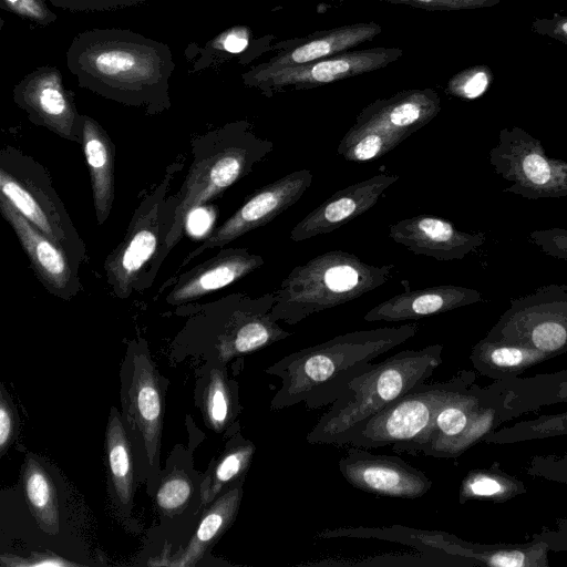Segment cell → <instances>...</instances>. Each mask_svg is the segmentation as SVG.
Masks as SVG:
<instances>
[{
    "mask_svg": "<svg viewBox=\"0 0 567 567\" xmlns=\"http://www.w3.org/2000/svg\"><path fill=\"white\" fill-rule=\"evenodd\" d=\"M79 86L117 103L158 114L171 107L169 80L176 68L169 47L126 29L94 28L79 33L66 52Z\"/></svg>",
    "mask_w": 567,
    "mask_h": 567,
    "instance_id": "1",
    "label": "cell"
},
{
    "mask_svg": "<svg viewBox=\"0 0 567 567\" xmlns=\"http://www.w3.org/2000/svg\"><path fill=\"white\" fill-rule=\"evenodd\" d=\"M416 332L413 323L357 330L287 354L266 369V373L281 380L270 409L279 411L299 403L309 410L331 405L374 359Z\"/></svg>",
    "mask_w": 567,
    "mask_h": 567,
    "instance_id": "2",
    "label": "cell"
},
{
    "mask_svg": "<svg viewBox=\"0 0 567 567\" xmlns=\"http://www.w3.org/2000/svg\"><path fill=\"white\" fill-rule=\"evenodd\" d=\"M272 150L274 143L258 136L247 121L227 123L194 140V159L177 193L173 225L147 274L145 289L153 284L163 261L181 241L189 215L251 173Z\"/></svg>",
    "mask_w": 567,
    "mask_h": 567,
    "instance_id": "3",
    "label": "cell"
},
{
    "mask_svg": "<svg viewBox=\"0 0 567 567\" xmlns=\"http://www.w3.org/2000/svg\"><path fill=\"white\" fill-rule=\"evenodd\" d=\"M442 344L402 350L352 380L306 436L310 444L344 446L370 417L425 382L442 363Z\"/></svg>",
    "mask_w": 567,
    "mask_h": 567,
    "instance_id": "4",
    "label": "cell"
},
{
    "mask_svg": "<svg viewBox=\"0 0 567 567\" xmlns=\"http://www.w3.org/2000/svg\"><path fill=\"white\" fill-rule=\"evenodd\" d=\"M393 265L373 266L352 252L330 250L296 266L275 290L270 316L297 324L317 312L344 305L385 284Z\"/></svg>",
    "mask_w": 567,
    "mask_h": 567,
    "instance_id": "5",
    "label": "cell"
},
{
    "mask_svg": "<svg viewBox=\"0 0 567 567\" xmlns=\"http://www.w3.org/2000/svg\"><path fill=\"white\" fill-rule=\"evenodd\" d=\"M184 165L181 157L166 167L163 178L133 213L123 240L106 257L105 278L116 297L127 298L145 289L147 274L173 225L178 198L177 194L168 196V192Z\"/></svg>",
    "mask_w": 567,
    "mask_h": 567,
    "instance_id": "6",
    "label": "cell"
},
{
    "mask_svg": "<svg viewBox=\"0 0 567 567\" xmlns=\"http://www.w3.org/2000/svg\"><path fill=\"white\" fill-rule=\"evenodd\" d=\"M440 110L433 89H410L378 99L357 115L337 152L353 163L379 158L429 124Z\"/></svg>",
    "mask_w": 567,
    "mask_h": 567,
    "instance_id": "7",
    "label": "cell"
},
{
    "mask_svg": "<svg viewBox=\"0 0 567 567\" xmlns=\"http://www.w3.org/2000/svg\"><path fill=\"white\" fill-rule=\"evenodd\" d=\"M0 194L81 267L86 248L45 168L12 146L0 154Z\"/></svg>",
    "mask_w": 567,
    "mask_h": 567,
    "instance_id": "8",
    "label": "cell"
},
{
    "mask_svg": "<svg viewBox=\"0 0 567 567\" xmlns=\"http://www.w3.org/2000/svg\"><path fill=\"white\" fill-rule=\"evenodd\" d=\"M474 374L462 371L443 382L420 383L370 417L346 445L377 449L391 445L401 452L432 424L436 412L472 385Z\"/></svg>",
    "mask_w": 567,
    "mask_h": 567,
    "instance_id": "9",
    "label": "cell"
},
{
    "mask_svg": "<svg viewBox=\"0 0 567 567\" xmlns=\"http://www.w3.org/2000/svg\"><path fill=\"white\" fill-rule=\"evenodd\" d=\"M488 161L497 175L511 182L504 193L534 200L567 196V161L549 156L542 142L523 128H503Z\"/></svg>",
    "mask_w": 567,
    "mask_h": 567,
    "instance_id": "10",
    "label": "cell"
},
{
    "mask_svg": "<svg viewBox=\"0 0 567 567\" xmlns=\"http://www.w3.org/2000/svg\"><path fill=\"white\" fill-rule=\"evenodd\" d=\"M538 350L549 358L567 352V287L547 285L512 299L485 337Z\"/></svg>",
    "mask_w": 567,
    "mask_h": 567,
    "instance_id": "11",
    "label": "cell"
},
{
    "mask_svg": "<svg viewBox=\"0 0 567 567\" xmlns=\"http://www.w3.org/2000/svg\"><path fill=\"white\" fill-rule=\"evenodd\" d=\"M403 55L400 48H371L346 51L313 62L262 70L252 66L241 74L247 87L272 97L278 93L316 89L332 82L378 71Z\"/></svg>",
    "mask_w": 567,
    "mask_h": 567,
    "instance_id": "12",
    "label": "cell"
},
{
    "mask_svg": "<svg viewBox=\"0 0 567 567\" xmlns=\"http://www.w3.org/2000/svg\"><path fill=\"white\" fill-rule=\"evenodd\" d=\"M494 390L468 386L449 400L435 414L429 429L401 453L455 457L488 434Z\"/></svg>",
    "mask_w": 567,
    "mask_h": 567,
    "instance_id": "13",
    "label": "cell"
},
{
    "mask_svg": "<svg viewBox=\"0 0 567 567\" xmlns=\"http://www.w3.org/2000/svg\"><path fill=\"white\" fill-rule=\"evenodd\" d=\"M312 178L311 171L300 169L257 189L228 219L215 228L197 248L183 259L177 270L206 250L224 247L274 220L302 197L310 187Z\"/></svg>",
    "mask_w": 567,
    "mask_h": 567,
    "instance_id": "14",
    "label": "cell"
},
{
    "mask_svg": "<svg viewBox=\"0 0 567 567\" xmlns=\"http://www.w3.org/2000/svg\"><path fill=\"white\" fill-rule=\"evenodd\" d=\"M13 101L35 125L82 144V116L61 71L41 66L27 74L13 89Z\"/></svg>",
    "mask_w": 567,
    "mask_h": 567,
    "instance_id": "15",
    "label": "cell"
},
{
    "mask_svg": "<svg viewBox=\"0 0 567 567\" xmlns=\"http://www.w3.org/2000/svg\"><path fill=\"white\" fill-rule=\"evenodd\" d=\"M339 471L353 487L379 496L414 499L432 486L426 474L396 455L353 447L339 460Z\"/></svg>",
    "mask_w": 567,
    "mask_h": 567,
    "instance_id": "16",
    "label": "cell"
},
{
    "mask_svg": "<svg viewBox=\"0 0 567 567\" xmlns=\"http://www.w3.org/2000/svg\"><path fill=\"white\" fill-rule=\"evenodd\" d=\"M0 213L14 230L42 286L59 298L69 300L75 297L82 289L80 266L1 194Z\"/></svg>",
    "mask_w": 567,
    "mask_h": 567,
    "instance_id": "17",
    "label": "cell"
},
{
    "mask_svg": "<svg viewBox=\"0 0 567 567\" xmlns=\"http://www.w3.org/2000/svg\"><path fill=\"white\" fill-rule=\"evenodd\" d=\"M275 291L258 298L239 296L235 302L216 349L223 362L244 355L291 336L271 318Z\"/></svg>",
    "mask_w": 567,
    "mask_h": 567,
    "instance_id": "18",
    "label": "cell"
},
{
    "mask_svg": "<svg viewBox=\"0 0 567 567\" xmlns=\"http://www.w3.org/2000/svg\"><path fill=\"white\" fill-rule=\"evenodd\" d=\"M399 175L380 173L334 193L308 213L290 231V239L302 241L327 235L371 209Z\"/></svg>",
    "mask_w": 567,
    "mask_h": 567,
    "instance_id": "19",
    "label": "cell"
},
{
    "mask_svg": "<svg viewBox=\"0 0 567 567\" xmlns=\"http://www.w3.org/2000/svg\"><path fill=\"white\" fill-rule=\"evenodd\" d=\"M389 237L415 255L439 261L461 260L486 241L484 233L460 230L434 215H417L390 226Z\"/></svg>",
    "mask_w": 567,
    "mask_h": 567,
    "instance_id": "20",
    "label": "cell"
},
{
    "mask_svg": "<svg viewBox=\"0 0 567 567\" xmlns=\"http://www.w3.org/2000/svg\"><path fill=\"white\" fill-rule=\"evenodd\" d=\"M381 32L382 27L375 22H359L316 31L274 44L271 50L275 54L255 66L274 70L313 62L350 51L354 47L373 40Z\"/></svg>",
    "mask_w": 567,
    "mask_h": 567,
    "instance_id": "21",
    "label": "cell"
},
{
    "mask_svg": "<svg viewBox=\"0 0 567 567\" xmlns=\"http://www.w3.org/2000/svg\"><path fill=\"white\" fill-rule=\"evenodd\" d=\"M264 258L246 248H226L181 274L167 295L169 305H182L221 289L255 271Z\"/></svg>",
    "mask_w": 567,
    "mask_h": 567,
    "instance_id": "22",
    "label": "cell"
},
{
    "mask_svg": "<svg viewBox=\"0 0 567 567\" xmlns=\"http://www.w3.org/2000/svg\"><path fill=\"white\" fill-rule=\"evenodd\" d=\"M478 290L462 286L441 285L425 287L392 296L369 310L363 320L368 322H399L416 320L480 302Z\"/></svg>",
    "mask_w": 567,
    "mask_h": 567,
    "instance_id": "23",
    "label": "cell"
},
{
    "mask_svg": "<svg viewBox=\"0 0 567 567\" xmlns=\"http://www.w3.org/2000/svg\"><path fill=\"white\" fill-rule=\"evenodd\" d=\"M127 413L132 427L142 434L147 457L153 463L162 433V396L156 371L143 353L135 357Z\"/></svg>",
    "mask_w": 567,
    "mask_h": 567,
    "instance_id": "24",
    "label": "cell"
},
{
    "mask_svg": "<svg viewBox=\"0 0 567 567\" xmlns=\"http://www.w3.org/2000/svg\"><path fill=\"white\" fill-rule=\"evenodd\" d=\"M82 148L90 173L96 221L109 218L115 195V147L107 132L94 118L82 116Z\"/></svg>",
    "mask_w": 567,
    "mask_h": 567,
    "instance_id": "25",
    "label": "cell"
},
{
    "mask_svg": "<svg viewBox=\"0 0 567 567\" xmlns=\"http://www.w3.org/2000/svg\"><path fill=\"white\" fill-rule=\"evenodd\" d=\"M244 478L229 485L204 515L189 544L173 565H195L206 550L233 525L243 498Z\"/></svg>",
    "mask_w": 567,
    "mask_h": 567,
    "instance_id": "26",
    "label": "cell"
},
{
    "mask_svg": "<svg viewBox=\"0 0 567 567\" xmlns=\"http://www.w3.org/2000/svg\"><path fill=\"white\" fill-rule=\"evenodd\" d=\"M470 359L480 373L498 381L517 377L549 357L528 347L484 338L473 347Z\"/></svg>",
    "mask_w": 567,
    "mask_h": 567,
    "instance_id": "27",
    "label": "cell"
},
{
    "mask_svg": "<svg viewBox=\"0 0 567 567\" xmlns=\"http://www.w3.org/2000/svg\"><path fill=\"white\" fill-rule=\"evenodd\" d=\"M255 452L251 441L237 439L231 442L200 484L202 503L213 502L223 489L244 478Z\"/></svg>",
    "mask_w": 567,
    "mask_h": 567,
    "instance_id": "28",
    "label": "cell"
},
{
    "mask_svg": "<svg viewBox=\"0 0 567 567\" xmlns=\"http://www.w3.org/2000/svg\"><path fill=\"white\" fill-rule=\"evenodd\" d=\"M27 501L43 529L59 530V506L55 486L47 471L34 460H28L23 472Z\"/></svg>",
    "mask_w": 567,
    "mask_h": 567,
    "instance_id": "29",
    "label": "cell"
},
{
    "mask_svg": "<svg viewBox=\"0 0 567 567\" xmlns=\"http://www.w3.org/2000/svg\"><path fill=\"white\" fill-rule=\"evenodd\" d=\"M110 473L116 494L126 504L133 493L132 455L126 432L116 413H112L106 431Z\"/></svg>",
    "mask_w": 567,
    "mask_h": 567,
    "instance_id": "30",
    "label": "cell"
},
{
    "mask_svg": "<svg viewBox=\"0 0 567 567\" xmlns=\"http://www.w3.org/2000/svg\"><path fill=\"white\" fill-rule=\"evenodd\" d=\"M233 383L225 371L214 368L209 373L204 393V413L209 427L223 432L231 423L236 413V399Z\"/></svg>",
    "mask_w": 567,
    "mask_h": 567,
    "instance_id": "31",
    "label": "cell"
},
{
    "mask_svg": "<svg viewBox=\"0 0 567 567\" xmlns=\"http://www.w3.org/2000/svg\"><path fill=\"white\" fill-rule=\"evenodd\" d=\"M561 434H567V412L520 422L496 433H488L485 440L495 443H511Z\"/></svg>",
    "mask_w": 567,
    "mask_h": 567,
    "instance_id": "32",
    "label": "cell"
},
{
    "mask_svg": "<svg viewBox=\"0 0 567 567\" xmlns=\"http://www.w3.org/2000/svg\"><path fill=\"white\" fill-rule=\"evenodd\" d=\"M192 489V483L184 473L173 472L165 477L157 491V504L166 514H175L187 504Z\"/></svg>",
    "mask_w": 567,
    "mask_h": 567,
    "instance_id": "33",
    "label": "cell"
},
{
    "mask_svg": "<svg viewBox=\"0 0 567 567\" xmlns=\"http://www.w3.org/2000/svg\"><path fill=\"white\" fill-rule=\"evenodd\" d=\"M544 551L540 549V545L533 549H494V550H476L473 546L470 549V558H475L488 566L495 567H526V566H539L540 564L533 560V554Z\"/></svg>",
    "mask_w": 567,
    "mask_h": 567,
    "instance_id": "34",
    "label": "cell"
},
{
    "mask_svg": "<svg viewBox=\"0 0 567 567\" xmlns=\"http://www.w3.org/2000/svg\"><path fill=\"white\" fill-rule=\"evenodd\" d=\"M506 493V485L487 473L473 472L465 477L460 491V502L472 498L495 497Z\"/></svg>",
    "mask_w": 567,
    "mask_h": 567,
    "instance_id": "35",
    "label": "cell"
},
{
    "mask_svg": "<svg viewBox=\"0 0 567 567\" xmlns=\"http://www.w3.org/2000/svg\"><path fill=\"white\" fill-rule=\"evenodd\" d=\"M528 240L543 254L567 261V228L533 230L528 235Z\"/></svg>",
    "mask_w": 567,
    "mask_h": 567,
    "instance_id": "36",
    "label": "cell"
},
{
    "mask_svg": "<svg viewBox=\"0 0 567 567\" xmlns=\"http://www.w3.org/2000/svg\"><path fill=\"white\" fill-rule=\"evenodd\" d=\"M1 7L41 27L50 25L58 18L48 8L45 0H1Z\"/></svg>",
    "mask_w": 567,
    "mask_h": 567,
    "instance_id": "37",
    "label": "cell"
},
{
    "mask_svg": "<svg viewBox=\"0 0 567 567\" xmlns=\"http://www.w3.org/2000/svg\"><path fill=\"white\" fill-rule=\"evenodd\" d=\"M250 38L251 33L247 27L236 25L209 41L205 47V51H216L220 54L226 53L229 55H236L246 51L249 45Z\"/></svg>",
    "mask_w": 567,
    "mask_h": 567,
    "instance_id": "38",
    "label": "cell"
},
{
    "mask_svg": "<svg viewBox=\"0 0 567 567\" xmlns=\"http://www.w3.org/2000/svg\"><path fill=\"white\" fill-rule=\"evenodd\" d=\"M70 11H110L140 6L144 0H45Z\"/></svg>",
    "mask_w": 567,
    "mask_h": 567,
    "instance_id": "39",
    "label": "cell"
},
{
    "mask_svg": "<svg viewBox=\"0 0 567 567\" xmlns=\"http://www.w3.org/2000/svg\"><path fill=\"white\" fill-rule=\"evenodd\" d=\"M488 84V78L485 72H476L466 78H455L449 84V91L453 94L475 99L480 96Z\"/></svg>",
    "mask_w": 567,
    "mask_h": 567,
    "instance_id": "40",
    "label": "cell"
},
{
    "mask_svg": "<svg viewBox=\"0 0 567 567\" xmlns=\"http://www.w3.org/2000/svg\"><path fill=\"white\" fill-rule=\"evenodd\" d=\"M393 4H405L422 10H452L472 6L475 0H375Z\"/></svg>",
    "mask_w": 567,
    "mask_h": 567,
    "instance_id": "41",
    "label": "cell"
},
{
    "mask_svg": "<svg viewBox=\"0 0 567 567\" xmlns=\"http://www.w3.org/2000/svg\"><path fill=\"white\" fill-rule=\"evenodd\" d=\"M13 430H14L13 413L2 393L1 400H0V450H1V453H4L7 446L10 444V441L13 435Z\"/></svg>",
    "mask_w": 567,
    "mask_h": 567,
    "instance_id": "42",
    "label": "cell"
},
{
    "mask_svg": "<svg viewBox=\"0 0 567 567\" xmlns=\"http://www.w3.org/2000/svg\"><path fill=\"white\" fill-rule=\"evenodd\" d=\"M561 29L567 34V21L563 23Z\"/></svg>",
    "mask_w": 567,
    "mask_h": 567,
    "instance_id": "43",
    "label": "cell"
},
{
    "mask_svg": "<svg viewBox=\"0 0 567 567\" xmlns=\"http://www.w3.org/2000/svg\"><path fill=\"white\" fill-rule=\"evenodd\" d=\"M286 1H288V0H286ZM289 1H295V0H289Z\"/></svg>",
    "mask_w": 567,
    "mask_h": 567,
    "instance_id": "44",
    "label": "cell"
},
{
    "mask_svg": "<svg viewBox=\"0 0 567 567\" xmlns=\"http://www.w3.org/2000/svg\"><path fill=\"white\" fill-rule=\"evenodd\" d=\"M565 285H566V287H567V284H565Z\"/></svg>",
    "mask_w": 567,
    "mask_h": 567,
    "instance_id": "45",
    "label": "cell"
}]
</instances>
